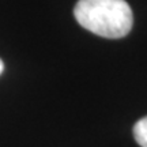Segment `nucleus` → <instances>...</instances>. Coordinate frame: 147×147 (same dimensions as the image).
Here are the masks:
<instances>
[{
    "mask_svg": "<svg viewBox=\"0 0 147 147\" xmlns=\"http://www.w3.org/2000/svg\"><path fill=\"white\" fill-rule=\"evenodd\" d=\"M74 15L86 30L113 40L125 37L134 25V14L125 0H79Z\"/></svg>",
    "mask_w": 147,
    "mask_h": 147,
    "instance_id": "obj_1",
    "label": "nucleus"
},
{
    "mask_svg": "<svg viewBox=\"0 0 147 147\" xmlns=\"http://www.w3.org/2000/svg\"><path fill=\"white\" fill-rule=\"evenodd\" d=\"M132 132L138 144L140 147H147V116L136 121Z\"/></svg>",
    "mask_w": 147,
    "mask_h": 147,
    "instance_id": "obj_2",
    "label": "nucleus"
},
{
    "mask_svg": "<svg viewBox=\"0 0 147 147\" xmlns=\"http://www.w3.org/2000/svg\"><path fill=\"white\" fill-rule=\"evenodd\" d=\"M3 71H4V63H3V60L0 59V74L3 72Z\"/></svg>",
    "mask_w": 147,
    "mask_h": 147,
    "instance_id": "obj_3",
    "label": "nucleus"
}]
</instances>
